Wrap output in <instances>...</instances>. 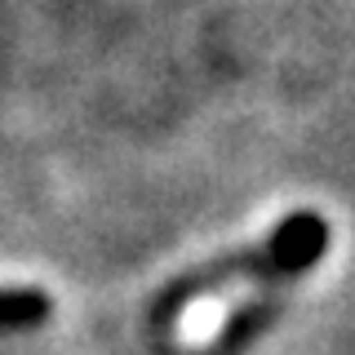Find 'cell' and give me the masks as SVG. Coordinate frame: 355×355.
<instances>
[{
    "instance_id": "cell-2",
    "label": "cell",
    "mask_w": 355,
    "mask_h": 355,
    "mask_svg": "<svg viewBox=\"0 0 355 355\" xmlns=\"http://www.w3.org/2000/svg\"><path fill=\"white\" fill-rule=\"evenodd\" d=\"M49 311H53V302L44 288H18V284L0 288V329H31Z\"/></svg>"
},
{
    "instance_id": "cell-1",
    "label": "cell",
    "mask_w": 355,
    "mask_h": 355,
    "mask_svg": "<svg viewBox=\"0 0 355 355\" xmlns=\"http://www.w3.org/2000/svg\"><path fill=\"white\" fill-rule=\"evenodd\" d=\"M324 244H329V222L320 214H297V218L280 222V227L271 231V240H266L249 262L231 266L222 280L205 284L200 293H191L178 306V315L169 324V342L187 355H200V351L218 347L222 333L231 329V320H236L244 306L258 302L271 284L293 280L306 266H315L324 258Z\"/></svg>"
}]
</instances>
